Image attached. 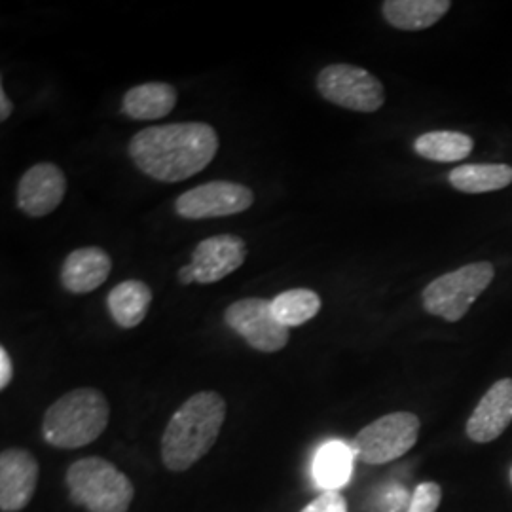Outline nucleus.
<instances>
[{"label":"nucleus","mask_w":512,"mask_h":512,"mask_svg":"<svg viewBox=\"0 0 512 512\" xmlns=\"http://www.w3.org/2000/svg\"><path fill=\"white\" fill-rule=\"evenodd\" d=\"M128 152L137 169L150 179L181 183L215 160L219 135L203 122L152 126L131 137Z\"/></svg>","instance_id":"f257e3e1"},{"label":"nucleus","mask_w":512,"mask_h":512,"mask_svg":"<svg viewBox=\"0 0 512 512\" xmlns=\"http://www.w3.org/2000/svg\"><path fill=\"white\" fill-rule=\"evenodd\" d=\"M226 420V401L217 391L192 395L171 416L162 437V459L173 473L194 467L215 446Z\"/></svg>","instance_id":"f03ea898"},{"label":"nucleus","mask_w":512,"mask_h":512,"mask_svg":"<svg viewBox=\"0 0 512 512\" xmlns=\"http://www.w3.org/2000/svg\"><path fill=\"white\" fill-rule=\"evenodd\" d=\"M109 420L107 397L95 387H78L59 397L46 410L42 437L55 448L76 450L99 439Z\"/></svg>","instance_id":"7ed1b4c3"},{"label":"nucleus","mask_w":512,"mask_h":512,"mask_svg":"<svg viewBox=\"0 0 512 512\" xmlns=\"http://www.w3.org/2000/svg\"><path fill=\"white\" fill-rule=\"evenodd\" d=\"M69 495L88 512H128L135 488L128 476L103 458L74 461L67 471Z\"/></svg>","instance_id":"20e7f679"},{"label":"nucleus","mask_w":512,"mask_h":512,"mask_svg":"<svg viewBox=\"0 0 512 512\" xmlns=\"http://www.w3.org/2000/svg\"><path fill=\"white\" fill-rule=\"evenodd\" d=\"M490 262H473L454 272L440 275L423 289V308L448 323H458L494 281Z\"/></svg>","instance_id":"39448f33"},{"label":"nucleus","mask_w":512,"mask_h":512,"mask_svg":"<svg viewBox=\"0 0 512 512\" xmlns=\"http://www.w3.org/2000/svg\"><path fill=\"white\" fill-rule=\"evenodd\" d=\"M420 418L412 412H393L368 423L353 439L355 458L368 465H384L403 458L420 437Z\"/></svg>","instance_id":"423d86ee"},{"label":"nucleus","mask_w":512,"mask_h":512,"mask_svg":"<svg viewBox=\"0 0 512 512\" xmlns=\"http://www.w3.org/2000/svg\"><path fill=\"white\" fill-rule=\"evenodd\" d=\"M315 86L325 101L342 109L370 114L384 107V84L363 67L329 65L317 74Z\"/></svg>","instance_id":"0eeeda50"},{"label":"nucleus","mask_w":512,"mask_h":512,"mask_svg":"<svg viewBox=\"0 0 512 512\" xmlns=\"http://www.w3.org/2000/svg\"><path fill=\"white\" fill-rule=\"evenodd\" d=\"M224 321L256 351L275 353L289 344V329L277 321L272 311V300H238L226 308Z\"/></svg>","instance_id":"6e6552de"},{"label":"nucleus","mask_w":512,"mask_h":512,"mask_svg":"<svg viewBox=\"0 0 512 512\" xmlns=\"http://www.w3.org/2000/svg\"><path fill=\"white\" fill-rule=\"evenodd\" d=\"M255 203V194L245 184L211 181L181 194L175 211L186 220H209L239 215Z\"/></svg>","instance_id":"1a4fd4ad"},{"label":"nucleus","mask_w":512,"mask_h":512,"mask_svg":"<svg viewBox=\"0 0 512 512\" xmlns=\"http://www.w3.org/2000/svg\"><path fill=\"white\" fill-rule=\"evenodd\" d=\"M67 194V177L59 165L42 162L23 173L18 184V207L29 217L40 219L61 205Z\"/></svg>","instance_id":"9d476101"},{"label":"nucleus","mask_w":512,"mask_h":512,"mask_svg":"<svg viewBox=\"0 0 512 512\" xmlns=\"http://www.w3.org/2000/svg\"><path fill=\"white\" fill-rule=\"evenodd\" d=\"M40 467L35 456L23 448H8L0 454V511H23L37 490Z\"/></svg>","instance_id":"9b49d317"},{"label":"nucleus","mask_w":512,"mask_h":512,"mask_svg":"<svg viewBox=\"0 0 512 512\" xmlns=\"http://www.w3.org/2000/svg\"><path fill=\"white\" fill-rule=\"evenodd\" d=\"M247 258V243L232 234H220L203 239L192 253V268L196 281L211 285L234 274Z\"/></svg>","instance_id":"f8f14e48"},{"label":"nucleus","mask_w":512,"mask_h":512,"mask_svg":"<svg viewBox=\"0 0 512 512\" xmlns=\"http://www.w3.org/2000/svg\"><path fill=\"white\" fill-rule=\"evenodd\" d=\"M511 423L512 378H503L476 404L475 412L467 421V437L478 444H486L499 439Z\"/></svg>","instance_id":"ddd939ff"},{"label":"nucleus","mask_w":512,"mask_h":512,"mask_svg":"<svg viewBox=\"0 0 512 512\" xmlns=\"http://www.w3.org/2000/svg\"><path fill=\"white\" fill-rule=\"evenodd\" d=\"M112 270V258L101 247H80L65 258L61 285L71 294H88L99 289Z\"/></svg>","instance_id":"4468645a"},{"label":"nucleus","mask_w":512,"mask_h":512,"mask_svg":"<svg viewBox=\"0 0 512 512\" xmlns=\"http://www.w3.org/2000/svg\"><path fill=\"white\" fill-rule=\"evenodd\" d=\"M450 8V0H385L382 14L399 31H423L439 23Z\"/></svg>","instance_id":"2eb2a0df"},{"label":"nucleus","mask_w":512,"mask_h":512,"mask_svg":"<svg viewBox=\"0 0 512 512\" xmlns=\"http://www.w3.org/2000/svg\"><path fill=\"white\" fill-rule=\"evenodd\" d=\"M177 105V90L167 82H147L131 88L122 99V110L131 120H160Z\"/></svg>","instance_id":"dca6fc26"},{"label":"nucleus","mask_w":512,"mask_h":512,"mask_svg":"<svg viewBox=\"0 0 512 512\" xmlns=\"http://www.w3.org/2000/svg\"><path fill=\"white\" fill-rule=\"evenodd\" d=\"M107 304L112 321L120 329H135L147 317L152 304V291L145 281L126 279L110 291Z\"/></svg>","instance_id":"f3484780"},{"label":"nucleus","mask_w":512,"mask_h":512,"mask_svg":"<svg viewBox=\"0 0 512 512\" xmlns=\"http://www.w3.org/2000/svg\"><path fill=\"white\" fill-rule=\"evenodd\" d=\"M353 458V448L342 440H330L323 444L317 450L311 467L315 484L325 492H338L344 488L353 473Z\"/></svg>","instance_id":"a211bd4d"},{"label":"nucleus","mask_w":512,"mask_h":512,"mask_svg":"<svg viewBox=\"0 0 512 512\" xmlns=\"http://www.w3.org/2000/svg\"><path fill=\"white\" fill-rule=\"evenodd\" d=\"M448 181L463 194H486L511 186L512 167L507 164L459 165L450 171Z\"/></svg>","instance_id":"6ab92c4d"},{"label":"nucleus","mask_w":512,"mask_h":512,"mask_svg":"<svg viewBox=\"0 0 512 512\" xmlns=\"http://www.w3.org/2000/svg\"><path fill=\"white\" fill-rule=\"evenodd\" d=\"M473 145L475 141L461 131H429L416 139L414 150L425 160L452 164L465 160L473 152Z\"/></svg>","instance_id":"aec40b11"},{"label":"nucleus","mask_w":512,"mask_h":512,"mask_svg":"<svg viewBox=\"0 0 512 512\" xmlns=\"http://www.w3.org/2000/svg\"><path fill=\"white\" fill-rule=\"evenodd\" d=\"M272 311L287 329L302 327L321 311V298L310 289H291L275 296Z\"/></svg>","instance_id":"412c9836"},{"label":"nucleus","mask_w":512,"mask_h":512,"mask_svg":"<svg viewBox=\"0 0 512 512\" xmlns=\"http://www.w3.org/2000/svg\"><path fill=\"white\" fill-rule=\"evenodd\" d=\"M442 499V490L435 482H423L410 497L408 512H437Z\"/></svg>","instance_id":"4be33fe9"},{"label":"nucleus","mask_w":512,"mask_h":512,"mask_svg":"<svg viewBox=\"0 0 512 512\" xmlns=\"http://www.w3.org/2000/svg\"><path fill=\"white\" fill-rule=\"evenodd\" d=\"M300 512H348V503L338 492H323Z\"/></svg>","instance_id":"5701e85b"},{"label":"nucleus","mask_w":512,"mask_h":512,"mask_svg":"<svg viewBox=\"0 0 512 512\" xmlns=\"http://www.w3.org/2000/svg\"><path fill=\"white\" fill-rule=\"evenodd\" d=\"M14 376V368H12V359L8 355L6 348H0V389H6Z\"/></svg>","instance_id":"b1692460"},{"label":"nucleus","mask_w":512,"mask_h":512,"mask_svg":"<svg viewBox=\"0 0 512 512\" xmlns=\"http://www.w3.org/2000/svg\"><path fill=\"white\" fill-rule=\"evenodd\" d=\"M0 122H6L10 116H12V110H14V105H12V101L8 99V95L4 92V88H0Z\"/></svg>","instance_id":"393cba45"},{"label":"nucleus","mask_w":512,"mask_h":512,"mask_svg":"<svg viewBox=\"0 0 512 512\" xmlns=\"http://www.w3.org/2000/svg\"><path fill=\"white\" fill-rule=\"evenodd\" d=\"M177 277H179V283H181V285H192V283H198V281H196V272H194L192 264L183 266V268L179 270Z\"/></svg>","instance_id":"a878e982"}]
</instances>
